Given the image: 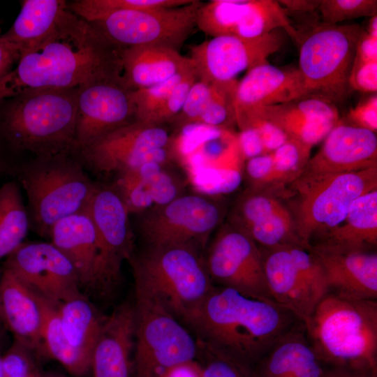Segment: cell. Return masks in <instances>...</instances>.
Wrapping results in <instances>:
<instances>
[{"instance_id":"23","label":"cell","mask_w":377,"mask_h":377,"mask_svg":"<svg viewBox=\"0 0 377 377\" xmlns=\"http://www.w3.org/2000/svg\"><path fill=\"white\" fill-rule=\"evenodd\" d=\"M0 318L14 340L43 355V311L38 296L10 270L2 267Z\"/></svg>"},{"instance_id":"40","label":"cell","mask_w":377,"mask_h":377,"mask_svg":"<svg viewBox=\"0 0 377 377\" xmlns=\"http://www.w3.org/2000/svg\"><path fill=\"white\" fill-rule=\"evenodd\" d=\"M193 68L191 60L186 67L170 79L149 87L134 90L136 121L149 124L154 114Z\"/></svg>"},{"instance_id":"16","label":"cell","mask_w":377,"mask_h":377,"mask_svg":"<svg viewBox=\"0 0 377 377\" xmlns=\"http://www.w3.org/2000/svg\"><path fill=\"white\" fill-rule=\"evenodd\" d=\"M133 91L119 77L96 79L79 87L77 154L108 133L136 121Z\"/></svg>"},{"instance_id":"46","label":"cell","mask_w":377,"mask_h":377,"mask_svg":"<svg viewBox=\"0 0 377 377\" xmlns=\"http://www.w3.org/2000/svg\"><path fill=\"white\" fill-rule=\"evenodd\" d=\"M197 80L198 77L193 66L154 114L149 124L165 126V124H170L180 112L191 87Z\"/></svg>"},{"instance_id":"12","label":"cell","mask_w":377,"mask_h":377,"mask_svg":"<svg viewBox=\"0 0 377 377\" xmlns=\"http://www.w3.org/2000/svg\"><path fill=\"white\" fill-rule=\"evenodd\" d=\"M202 3L193 0L177 7L112 12L89 23L119 47L159 45L179 50L196 26Z\"/></svg>"},{"instance_id":"56","label":"cell","mask_w":377,"mask_h":377,"mask_svg":"<svg viewBox=\"0 0 377 377\" xmlns=\"http://www.w3.org/2000/svg\"><path fill=\"white\" fill-rule=\"evenodd\" d=\"M161 377H201L197 360L182 364L167 370Z\"/></svg>"},{"instance_id":"6","label":"cell","mask_w":377,"mask_h":377,"mask_svg":"<svg viewBox=\"0 0 377 377\" xmlns=\"http://www.w3.org/2000/svg\"><path fill=\"white\" fill-rule=\"evenodd\" d=\"M135 289L156 299L183 320L215 286L202 249L193 244L144 246L128 260Z\"/></svg>"},{"instance_id":"53","label":"cell","mask_w":377,"mask_h":377,"mask_svg":"<svg viewBox=\"0 0 377 377\" xmlns=\"http://www.w3.org/2000/svg\"><path fill=\"white\" fill-rule=\"evenodd\" d=\"M19 161L17 154L0 135V178L4 175L13 177Z\"/></svg>"},{"instance_id":"60","label":"cell","mask_w":377,"mask_h":377,"mask_svg":"<svg viewBox=\"0 0 377 377\" xmlns=\"http://www.w3.org/2000/svg\"><path fill=\"white\" fill-rule=\"evenodd\" d=\"M1 272H2V267L0 268V276L1 274ZM3 329H4V327L0 318V341H1V339H2Z\"/></svg>"},{"instance_id":"13","label":"cell","mask_w":377,"mask_h":377,"mask_svg":"<svg viewBox=\"0 0 377 377\" xmlns=\"http://www.w3.org/2000/svg\"><path fill=\"white\" fill-rule=\"evenodd\" d=\"M171 135L165 126L135 121L108 133L77 155L86 168L113 175L151 161H172Z\"/></svg>"},{"instance_id":"38","label":"cell","mask_w":377,"mask_h":377,"mask_svg":"<svg viewBox=\"0 0 377 377\" xmlns=\"http://www.w3.org/2000/svg\"><path fill=\"white\" fill-rule=\"evenodd\" d=\"M311 148L298 140L288 138L272 152L274 166L269 186H279L296 180L310 158Z\"/></svg>"},{"instance_id":"55","label":"cell","mask_w":377,"mask_h":377,"mask_svg":"<svg viewBox=\"0 0 377 377\" xmlns=\"http://www.w3.org/2000/svg\"><path fill=\"white\" fill-rule=\"evenodd\" d=\"M321 0H280L279 4L288 15L291 13H312L318 10Z\"/></svg>"},{"instance_id":"4","label":"cell","mask_w":377,"mask_h":377,"mask_svg":"<svg viewBox=\"0 0 377 377\" xmlns=\"http://www.w3.org/2000/svg\"><path fill=\"white\" fill-rule=\"evenodd\" d=\"M322 364L377 371V301L328 293L304 323Z\"/></svg>"},{"instance_id":"5","label":"cell","mask_w":377,"mask_h":377,"mask_svg":"<svg viewBox=\"0 0 377 377\" xmlns=\"http://www.w3.org/2000/svg\"><path fill=\"white\" fill-rule=\"evenodd\" d=\"M13 177L26 193L30 230L44 238L57 221L87 209L95 184L77 154L20 161Z\"/></svg>"},{"instance_id":"34","label":"cell","mask_w":377,"mask_h":377,"mask_svg":"<svg viewBox=\"0 0 377 377\" xmlns=\"http://www.w3.org/2000/svg\"><path fill=\"white\" fill-rule=\"evenodd\" d=\"M276 118L325 119L338 121L339 115L336 105L332 102L315 96H305L258 109L242 130L249 128L257 119L269 121Z\"/></svg>"},{"instance_id":"1","label":"cell","mask_w":377,"mask_h":377,"mask_svg":"<svg viewBox=\"0 0 377 377\" xmlns=\"http://www.w3.org/2000/svg\"><path fill=\"white\" fill-rule=\"evenodd\" d=\"M120 50L70 10L45 40L24 52L0 77V102L26 91L79 87L121 77Z\"/></svg>"},{"instance_id":"28","label":"cell","mask_w":377,"mask_h":377,"mask_svg":"<svg viewBox=\"0 0 377 377\" xmlns=\"http://www.w3.org/2000/svg\"><path fill=\"white\" fill-rule=\"evenodd\" d=\"M69 12L63 0H24L9 29L0 38L21 55L47 38Z\"/></svg>"},{"instance_id":"8","label":"cell","mask_w":377,"mask_h":377,"mask_svg":"<svg viewBox=\"0 0 377 377\" xmlns=\"http://www.w3.org/2000/svg\"><path fill=\"white\" fill-rule=\"evenodd\" d=\"M135 291L133 377H161L197 360L196 339L156 299Z\"/></svg>"},{"instance_id":"33","label":"cell","mask_w":377,"mask_h":377,"mask_svg":"<svg viewBox=\"0 0 377 377\" xmlns=\"http://www.w3.org/2000/svg\"><path fill=\"white\" fill-rule=\"evenodd\" d=\"M276 29L284 30L288 36L298 41V33L291 24L287 12L278 1L245 0L235 36L251 38Z\"/></svg>"},{"instance_id":"50","label":"cell","mask_w":377,"mask_h":377,"mask_svg":"<svg viewBox=\"0 0 377 377\" xmlns=\"http://www.w3.org/2000/svg\"><path fill=\"white\" fill-rule=\"evenodd\" d=\"M249 128H256L260 133L267 153H271L288 139L286 133L273 123L262 119H256Z\"/></svg>"},{"instance_id":"19","label":"cell","mask_w":377,"mask_h":377,"mask_svg":"<svg viewBox=\"0 0 377 377\" xmlns=\"http://www.w3.org/2000/svg\"><path fill=\"white\" fill-rule=\"evenodd\" d=\"M309 250L323 269L328 293L349 299L376 300V252L323 244L311 245Z\"/></svg>"},{"instance_id":"52","label":"cell","mask_w":377,"mask_h":377,"mask_svg":"<svg viewBox=\"0 0 377 377\" xmlns=\"http://www.w3.org/2000/svg\"><path fill=\"white\" fill-rule=\"evenodd\" d=\"M355 60L362 62L377 61V38L362 31L357 42Z\"/></svg>"},{"instance_id":"15","label":"cell","mask_w":377,"mask_h":377,"mask_svg":"<svg viewBox=\"0 0 377 377\" xmlns=\"http://www.w3.org/2000/svg\"><path fill=\"white\" fill-rule=\"evenodd\" d=\"M287 33L276 29L259 37L221 36L191 46L190 57L198 80L207 83L234 80L244 70L268 63L267 58L285 43Z\"/></svg>"},{"instance_id":"27","label":"cell","mask_w":377,"mask_h":377,"mask_svg":"<svg viewBox=\"0 0 377 377\" xmlns=\"http://www.w3.org/2000/svg\"><path fill=\"white\" fill-rule=\"evenodd\" d=\"M47 239L73 264L80 285L91 287L98 244L94 225L87 209L57 221Z\"/></svg>"},{"instance_id":"17","label":"cell","mask_w":377,"mask_h":377,"mask_svg":"<svg viewBox=\"0 0 377 377\" xmlns=\"http://www.w3.org/2000/svg\"><path fill=\"white\" fill-rule=\"evenodd\" d=\"M2 267L54 303L81 294L73 264L49 241L24 242L4 260Z\"/></svg>"},{"instance_id":"21","label":"cell","mask_w":377,"mask_h":377,"mask_svg":"<svg viewBox=\"0 0 377 377\" xmlns=\"http://www.w3.org/2000/svg\"><path fill=\"white\" fill-rule=\"evenodd\" d=\"M305 96L297 69L284 70L269 63L257 66L238 82L235 101L236 124L241 131L258 109Z\"/></svg>"},{"instance_id":"57","label":"cell","mask_w":377,"mask_h":377,"mask_svg":"<svg viewBox=\"0 0 377 377\" xmlns=\"http://www.w3.org/2000/svg\"><path fill=\"white\" fill-rule=\"evenodd\" d=\"M334 377H377V371H360L341 368L330 369Z\"/></svg>"},{"instance_id":"48","label":"cell","mask_w":377,"mask_h":377,"mask_svg":"<svg viewBox=\"0 0 377 377\" xmlns=\"http://www.w3.org/2000/svg\"><path fill=\"white\" fill-rule=\"evenodd\" d=\"M352 90L362 92L377 91V61L362 62L354 61L349 78Z\"/></svg>"},{"instance_id":"7","label":"cell","mask_w":377,"mask_h":377,"mask_svg":"<svg viewBox=\"0 0 377 377\" xmlns=\"http://www.w3.org/2000/svg\"><path fill=\"white\" fill-rule=\"evenodd\" d=\"M362 28L358 24H319L302 39L297 68L306 96L335 104L344 101L352 89L349 78Z\"/></svg>"},{"instance_id":"51","label":"cell","mask_w":377,"mask_h":377,"mask_svg":"<svg viewBox=\"0 0 377 377\" xmlns=\"http://www.w3.org/2000/svg\"><path fill=\"white\" fill-rule=\"evenodd\" d=\"M237 141L243 159H249L260 156L266 152L259 132L256 128H247L240 131L237 135Z\"/></svg>"},{"instance_id":"20","label":"cell","mask_w":377,"mask_h":377,"mask_svg":"<svg viewBox=\"0 0 377 377\" xmlns=\"http://www.w3.org/2000/svg\"><path fill=\"white\" fill-rule=\"evenodd\" d=\"M112 176L109 184L131 216L184 193V181L172 168V161L149 162Z\"/></svg>"},{"instance_id":"43","label":"cell","mask_w":377,"mask_h":377,"mask_svg":"<svg viewBox=\"0 0 377 377\" xmlns=\"http://www.w3.org/2000/svg\"><path fill=\"white\" fill-rule=\"evenodd\" d=\"M293 262L306 286L320 302L328 290L323 269L309 249L288 245Z\"/></svg>"},{"instance_id":"44","label":"cell","mask_w":377,"mask_h":377,"mask_svg":"<svg viewBox=\"0 0 377 377\" xmlns=\"http://www.w3.org/2000/svg\"><path fill=\"white\" fill-rule=\"evenodd\" d=\"M34 350L13 341L2 355L3 377H43Z\"/></svg>"},{"instance_id":"10","label":"cell","mask_w":377,"mask_h":377,"mask_svg":"<svg viewBox=\"0 0 377 377\" xmlns=\"http://www.w3.org/2000/svg\"><path fill=\"white\" fill-rule=\"evenodd\" d=\"M225 214L217 195L184 193L133 216L135 238L144 246L193 244L203 249Z\"/></svg>"},{"instance_id":"29","label":"cell","mask_w":377,"mask_h":377,"mask_svg":"<svg viewBox=\"0 0 377 377\" xmlns=\"http://www.w3.org/2000/svg\"><path fill=\"white\" fill-rule=\"evenodd\" d=\"M316 244L372 250L377 244V189L356 198L343 221L320 237Z\"/></svg>"},{"instance_id":"47","label":"cell","mask_w":377,"mask_h":377,"mask_svg":"<svg viewBox=\"0 0 377 377\" xmlns=\"http://www.w3.org/2000/svg\"><path fill=\"white\" fill-rule=\"evenodd\" d=\"M273 166L272 152L248 159L246 172L251 184L250 190L262 191L269 186Z\"/></svg>"},{"instance_id":"39","label":"cell","mask_w":377,"mask_h":377,"mask_svg":"<svg viewBox=\"0 0 377 377\" xmlns=\"http://www.w3.org/2000/svg\"><path fill=\"white\" fill-rule=\"evenodd\" d=\"M238 81L213 82L210 101L196 124L229 129L236 124L235 101Z\"/></svg>"},{"instance_id":"36","label":"cell","mask_w":377,"mask_h":377,"mask_svg":"<svg viewBox=\"0 0 377 377\" xmlns=\"http://www.w3.org/2000/svg\"><path fill=\"white\" fill-rule=\"evenodd\" d=\"M243 231L263 249L288 245L304 247L297 236L294 218L285 206Z\"/></svg>"},{"instance_id":"54","label":"cell","mask_w":377,"mask_h":377,"mask_svg":"<svg viewBox=\"0 0 377 377\" xmlns=\"http://www.w3.org/2000/svg\"><path fill=\"white\" fill-rule=\"evenodd\" d=\"M20 57L18 52L0 38V77L15 66Z\"/></svg>"},{"instance_id":"49","label":"cell","mask_w":377,"mask_h":377,"mask_svg":"<svg viewBox=\"0 0 377 377\" xmlns=\"http://www.w3.org/2000/svg\"><path fill=\"white\" fill-rule=\"evenodd\" d=\"M353 125L376 133L377 129V96L375 95L350 110Z\"/></svg>"},{"instance_id":"25","label":"cell","mask_w":377,"mask_h":377,"mask_svg":"<svg viewBox=\"0 0 377 377\" xmlns=\"http://www.w3.org/2000/svg\"><path fill=\"white\" fill-rule=\"evenodd\" d=\"M253 377H323L304 323L283 336L253 369Z\"/></svg>"},{"instance_id":"11","label":"cell","mask_w":377,"mask_h":377,"mask_svg":"<svg viewBox=\"0 0 377 377\" xmlns=\"http://www.w3.org/2000/svg\"><path fill=\"white\" fill-rule=\"evenodd\" d=\"M88 212L96 230L98 256L91 287L110 292L121 280L123 263L135 251L131 217L109 183L95 182Z\"/></svg>"},{"instance_id":"37","label":"cell","mask_w":377,"mask_h":377,"mask_svg":"<svg viewBox=\"0 0 377 377\" xmlns=\"http://www.w3.org/2000/svg\"><path fill=\"white\" fill-rule=\"evenodd\" d=\"M192 0H77L68 3V8L89 23L107 15L128 10H148L184 6Z\"/></svg>"},{"instance_id":"59","label":"cell","mask_w":377,"mask_h":377,"mask_svg":"<svg viewBox=\"0 0 377 377\" xmlns=\"http://www.w3.org/2000/svg\"><path fill=\"white\" fill-rule=\"evenodd\" d=\"M43 377H70V376L63 375L61 374H57V373H47V374L45 373Z\"/></svg>"},{"instance_id":"35","label":"cell","mask_w":377,"mask_h":377,"mask_svg":"<svg viewBox=\"0 0 377 377\" xmlns=\"http://www.w3.org/2000/svg\"><path fill=\"white\" fill-rule=\"evenodd\" d=\"M245 0H214L202 4L196 26L212 37L235 36Z\"/></svg>"},{"instance_id":"61","label":"cell","mask_w":377,"mask_h":377,"mask_svg":"<svg viewBox=\"0 0 377 377\" xmlns=\"http://www.w3.org/2000/svg\"><path fill=\"white\" fill-rule=\"evenodd\" d=\"M0 346H1V341H0ZM2 355H3L1 353V348H0V377H3Z\"/></svg>"},{"instance_id":"9","label":"cell","mask_w":377,"mask_h":377,"mask_svg":"<svg viewBox=\"0 0 377 377\" xmlns=\"http://www.w3.org/2000/svg\"><path fill=\"white\" fill-rule=\"evenodd\" d=\"M377 166L313 179H297L292 188L300 195L294 219L297 236L306 249L340 225L353 202L376 188Z\"/></svg>"},{"instance_id":"58","label":"cell","mask_w":377,"mask_h":377,"mask_svg":"<svg viewBox=\"0 0 377 377\" xmlns=\"http://www.w3.org/2000/svg\"><path fill=\"white\" fill-rule=\"evenodd\" d=\"M366 32L374 38H377V15L371 17Z\"/></svg>"},{"instance_id":"24","label":"cell","mask_w":377,"mask_h":377,"mask_svg":"<svg viewBox=\"0 0 377 377\" xmlns=\"http://www.w3.org/2000/svg\"><path fill=\"white\" fill-rule=\"evenodd\" d=\"M260 249L266 282L272 300L305 323L319 302L297 269L288 246Z\"/></svg>"},{"instance_id":"32","label":"cell","mask_w":377,"mask_h":377,"mask_svg":"<svg viewBox=\"0 0 377 377\" xmlns=\"http://www.w3.org/2000/svg\"><path fill=\"white\" fill-rule=\"evenodd\" d=\"M29 230L22 188L13 179L0 187V261L25 242Z\"/></svg>"},{"instance_id":"45","label":"cell","mask_w":377,"mask_h":377,"mask_svg":"<svg viewBox=\"0 0 377 377\" xmlns=\"http://www.w3.org/2000/svg\"><path fill=\"white\" fill-rule=\"evenodd\" d=\"M213 91L212 83L197 80L191 87L182 108L170 124L175 131L196 124L206 110Z\"/></svg>"},{"instance_id":"22","label":"cell","mask_w":377,"mask_h":377,"mask_svg":"<svg viewBox=\"0 0 377 377\" xmlns=\"http://www.w3.org/2000/svg\"><path fill=\"white\" fill-rule=\"evenodd\" d=\"M133 304L124 302L104 318L93 349V377H133Z\"/></svg>"},{"instance_id":"3","label":"cell","mask_w":377,"mask_h":377,"mask_svg":"<svg viewBox=\"0 0 377 377\" xmlns=\"http://www.w3.org/2000/svg\"><path fill=\"white\" fill-rule=\"evenodd\" d=\"M78 88L29 91L0 102V135L17 155L77 154Z\"/></svg>"},{"instance_id":"30","label":"cell","mask_w":377,"mask_h":377,"mask_svg":"<svg viewBox=\"0 0 377 377\" xmlns=\"http://www.w3.org/2000/svg\"><path fill=\"white\" fill-rule=\"evenodd\" d=\"M62 331L71 346L91 360L105 318L82 293L58 304Z\"/></svg>"},{"instance_id":"31","label":"cell","mask_w":377,"mask_h":377,"mask_svg":"<svg viewBox=\"0 0 377 377\" xmlns=\"http://www.w3.org/2000/svg\"><path fill=\"white\" fill-rule=\"evenodd\" d=\"M43 311V355L60 363L73 377L86 376L91 368V360L74 349L62 331L58 314V304L37 293Z\"/></svg>"},{"instance_id":"41","label":"cell","mask_w":377,"mask_h":377,"mask_svg":"<svg viewBox=\"0 0 377 377\" xmlns=\"http://www.w3.org/2000/svg\"><path fill=\"white\" fill-rule=\"evenodd\" d=\"M196 340L201 377H253L252 370Z\"/></svg>"},{"instance_id":"62","label":"cell","mask_w":377,"mask_h":377,"mask_svg":"<svg viewBox=\"0 0 377 377\" xmlns=\"http://www.w3.org/2000/svg\"><path fill=\"white\" fill-rule=\"evenodd\" d=\"M323 377H334V376L330 370H327V371L325 370V374H324Z\"/></svg>"},{"instance_id":"26","label":"cell","mask_w":377,"mask_h":377,"mask_svg":"<svg viewBox=\"0 0 377 377\" xmlns=\"http://www.w3.org/2000/svg\"><path fill=\"white\" fill-rule=\"evenodd\" d=\"M178 50L159 45H138L120 50L121 77L136 90L167 80L190 63Z\"/></svg>"},{"instance_id":"14","label":"cell","mask_w":377,"mask_h":377,"mask_svg":"<svg viewBox=\"0 0 377 377\" xmlns=\"http://www.w3.org/2000/svg\"><path fill=\"white\" fill-rule=\"evenodd\" d=\"M204 256L213 283L252 297L274 301L266 282L262 250L241 229L230 223L221 226Z\"/></svg>"},{"instance_id":"2","label":"cell","mask_w":377,"mask_h":377,"mask_svg":"<svg viewBox=\"0 0 377 377\" xmlns=\"http://www.w3.org/2000/svg\"><path fill=\"white\" fill-rule=\"evenodd\" d=\"M196 339L253 370L288 332L303 323L274 301L214 286L182 320Z\"/></svg>"},{"instance_id":"18","label":"cell","mask_w":377,"mask_h":377,"mask_svg":"<svg viewBox=\"0 0 377 377\" xmlns=\"http://www.w3.org/2000/svg\"><path fill=\"white\" fill-rule=\"evenodd\" d=\"M376 166V133L339 120L297 179L318 178Z\"/></svg>"},{"instance_id":"42","label":"cell","mask_w":377,"mask_h":377,"mask_svg":"<svg viewBox=\"0 0 377 377\" xmlns=\"http://www.w3.org/2000/svg\"><path fill=\"white\" fill-rule=\"evenodd\" d=\"M318 10L323 23L337 24L344 20L376 15L377 1L321 0Z\"/></svg>"}]
</instances>
